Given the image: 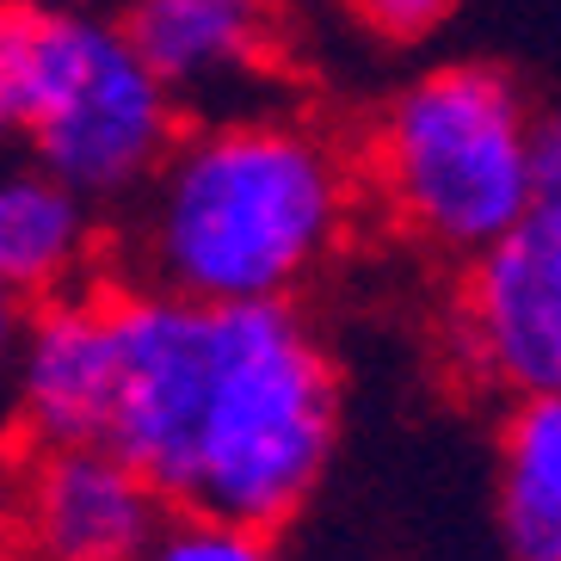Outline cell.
<instances>
[{
    "label": "cell",
    "mask_w": 561,
    "mask_h": 561,
    "mask_svg": "<svg viewBox=\"0 0 561 561\" xmlns=\"http://www.w3.org/2000/svg\"><path fill=\"white\" fill-rule=\"evenodd\" d=\"M7 142H13V130H7V117H0V149H7Z\"/></svg>",
    "instance_id": "16"
},
{
    "label": "cell",
    "mask_w": 561,
    "mask_h": 561,
    "mask_svg": "<svg viewBox=\"0 0 561 561\" xmlns=\"http://www.w3.org/2000/svg\"><path fill=\"white\" fill-rule=\"evenodd\" d=\"M530 185H537V204H561V136L543 117H537V136H530Z\"/></svg>",
    "instance_id": "13"
},
{
    "label": "cell",
    "mask_w": 561,
    "mask_h": 561,
    "mask_svg": "<svg viewBox=\"0 0 561 561\" xmlns=\"http://www.w3.org/2000/svg\"><path fill=\"white\" fill-rule=\"evenodd\" d=\"M117 396L105 445L167 506L278 543L340 450V364L297 297L192 302L112 284Z\"/></svg>",
    "instance_id": "1"
},
{
    "label": "cell",
    "mask_w": 561,
    "mask_h": 561,
    "mask_svg": "<svg viewBox=\"0 0 561 561\" xmlns=\"http://www.w3.org/2000/svg\"><path fill=\"white\" fill-rule=\"evenodd\" d=\"M525 87L494 62H445L382 105L370 180L420 248L469 260L537 204Z\"/></svg>",
    "instance_id": "4"
},
{
    "label": "cell",
    "mask_w": 561,
    "mask_h": 561,
    "mask_svg": "<svg viewBox=\"0 0 561 561\" xmlns=\"http://www.w3.org/2000/svg\"><path fill=\"white\" fill-rule=\"evenodd\" d=\"M136 222V284L192 302L302 297L358 210L352 161L290 112H229L167 142Z\"/></svg>",
    "instance_id": "2"
},
{
    "label": "cell",
    "mask_w": 561,
    "mask_h": 561,
    "mask_svg": "<svg viewBox=\"0 0 561 561\" xmlns=\"http://www.w3.org/2000/svg\"><path fill=\"white\" fill-rule=\"evenodd\" d=\"M0 7H100V0H0Z\"/></svg>",
    "instance_id": "15"
},
{
    "label": "cell",
    "mask_w": 561,
    "mask_h": 561,
    "mask_svg": "<svg viewBox=\"0 0 561 561\" xmlns=\"http://www.w3.org/2000/svg\"><path fill=\"white\" fill-rule=\"evenodd\" d=\"M450 314V358L500 396L561 389V204H530L512 229L469 253Z\"/></svg>",
    "instance_id": "5"
},
{
    "label": "cell",
    "mask_w": 561,
    "mask_h": 561,
    "mask_svg": "<svg viewBox=\"0 0 561 561\" xmlns=\"http://www.w3.org/2000/svg\"><path fill=\"white\" fill-rule=\"evenodd\" d=\"M100 253V204L56 180L44 161H0V290L25 309L75 290Z\"/></svg>",
    "instance_id": "9"
},
{
    "label": "cell",
    "mask_w": 561,
    "mask_h": 561,
    "mask_svg": "<svg viewBox=\"0 0 561 561\" xmlns=\"http://www.w3.org/2000/svg\"><path fill=\"white\" fill-rule=\"evenodd\" d=\"M19 321H25V302H19L13 290H0V370H7V358H13Z\"/></svg>",
    "instance_id": "14"
},
{
    "label": "cell",
    "mask_w": 561,
    "mask_h": 561,
    "mask_svg": "<svg viewBox=\"0 0 561 561\" xmlns=\"http://www.w3.org/2000/svg\"><path fill=\"white\" fill-rule=\"evenodd\" d=\"M149 556H161V561H260V556H272V537L241 530L229 518H216V512L167 506Z\"/></svg>",
    "instance_id": "11"
},
{
    "label": "cell",
    "mask_w": 561,
    "mask_h": 561,
    "mask_svg": "<svg viewBox=\"0 0 561 561\" xmlns=\"http://www.w3.org/2000/svg\"><path fill=\"white\" fill-rule=\"evenodd\" d=\"M500 530L525 561L561 556V401L518 396L500 438Z\"/></svg>",
    "instance_id": "10"
},
{
    "label": "cell",
    "mask_w": 561,
    "mask_h": 561,
    "mask_svg": "<svg viewBox=\"0 0 561 561\" xmlns=\"http://www.w3.org/2000/svg\"><path fill=\"white\" fill-rule=\"evenodd\" d=\"M130 50L173 100L248 81L278 56V0H117Z\"/></svg>",
    "instance_id": "8"
},
{
    "label": "cell",
    "mask_w": 561,
    "mask_h": 561,
    "mask_svg": "<svg viewBox=\"0 0 561 561\" xmlns=\"http://www.w3.org/2000/svg\"><path fill=\"white\" fill-rule=\"evenodd\" d=\"M117 396L112 284L32 302L13 340V408L32 445H105Z\"/></svg>",
    "instance_id": "6"
},
{
    "label": "cell",
    "mask_w": 561,
    "mask_h": 561,
    "mask_svg": "<svg viewBox=\"0 0 561 561\" xmlns=\"http://www.w3.org/2000/svg\"><path fill=\"white\" fill-rule=\"evenodd\" d=\"M0 117L93 204H130L185 124L100 7H0Z\"/></svg>",
    "instance_id": "3"
},
{
    "label": "cell",
    "mask_w": 561,
    "mask_h": 561,
    "mask_svg": "<svg viewBox=\"0 0 561 561\" xmlns=\"http://www.w3.org/2000/svg\"><path fill=\"white\" fill-rule=\"evenodd\" d=\"M167 500L112 445H37L19 488V530L56 561L149 556Z\"/></svg>",
    "instance_id": "7"
},
{
    "label": "cell",
    "mask_w": 561,
    "mask_h": 561,
    "mask_svg": "<svg viewBox=\"0 0 561 561\" xmlns=\"http://www.w3.org/2000/svg\"><path fill=\"white\" fill-rule=\"evenodd\" d=\"M346 7L377 37H389V44H426V37L445 32L450 13H457V0H346Z\"/></svg>",
    "instance_id": "12"
}]
</instances>
